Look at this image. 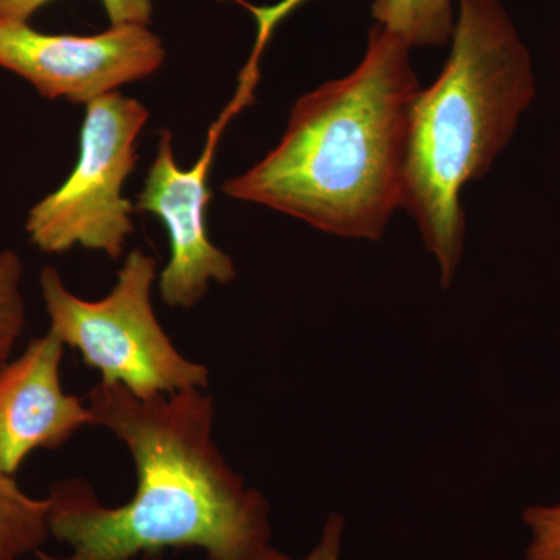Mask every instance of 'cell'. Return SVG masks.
<instances>
[{
  "label": "cell",
  "mask_w": 560,
  "mask_h": 560,
  "mask_svg": "<svg viewBox=\"0 0 560 560\" xmlns=\"http://www.w3.org/2000/svg\"><path fill=\"white\" fill-rule=\"evenodd\" d=\"M86 401L94 425L127 445L135 495L109 508L81 478L54 482L50 537L70 552L38 551L39 560L151 559L171 548H198L206 560H259L271 550L270 504L246 488L213 440L210 394L186 389L139 399L98 382Z\"/></svg>",
  "instance_id": "1"
},
{
  "label": "cell",
  "mask_w": 560,
  "mask_h": 560,
  "mask_svg": "<svg viewBox=\"0 0 560 560\" xmlns=\"http://www.w3.org/2000/svg\"><path fill=\"white\" fill-rule=\"evenodd\" d=\"M410 47L375 24L345 79L302 95L276 149L224 183L256 202L338 237L381 241L400 208L412 103L420 91Z\"/></svg>",
  "instance_id": "2"
},
{
  "label": "cell",
  "mask_w": 560,
  "mask_h": 560,
  "mask_svg": "<svg viewBox=\"0 0 560 560\" xmlns=\"http://www.w3.org/2000/svg\"><path fill=\"white\" fill-rule=\"evenodd\" d=\"M458 2L448 60L412 103L400 191L444 289L463 257L460 191L488 175L536 97L533 58L504 3Z\"/></svg>",
  "instance_id": "3"
},
{
  "label": "cell",
  "mask_w": 560,
  "mask_h": 560,
  "mask_svg": "<svg viewBox=\"0 0 560 560\" xmlns=\"http://www.w3.org/2000/svg\"><path fill=\"white\" fill-rule=\"evenodd\" d=\"M156 270L153 256L130 250L116 285L98 301L70 293L54 267H44L39 276L51 334L101 372L102 383L124 386L139 399L209 386L208 368L186 359L154 315Z\"/></svg>",
  "instance_id": "4"
},
{
  "label": "cell",
  "mask_w": 560,
  "mask_h": 560,
  "mask_svg": "<svg viewBox=\"0 0 560 560\" xmlns=\"http://www.w3.org/2000/svg\"><path fill=\"white\" fill-rule=\"evenodd\" d=\"M149 119L143 103L120 92L88 103L75 168L25 220L33 246L46 254L81 246L119 259L135 231L136 208L125 198V183L138 164V139Z\"/></svg>",
  "instance_id": "5"
},
{
  "label": "cell",
  "mask_w": 560,
  "mask_h": 560,
  "mask_svg": "<svg viewBox=\"0 0 560 560\" xmlns=\"http://www.w3.org/2000/svg\"><path fill=\"white\" fill-rule=\"evenodd\" d=\"M165 49L149 25H110L92 36L50 35L28 21L0 20V68L49 101L88 103L153 75Z\"/></svg>",
  "instance_id": "6"
},
{
  "label": "cell",
  "mask_w": 560,
  "mask_h": 560,
  "mask_svg": "<svg viewBox=\"0 0 560 560\" xmlns=\"http://www.w3.org/2000/svg\"><path fill=\"white\" fill-rule=\"evenodd\" d=\"M213 147L215 138L209 139L201 160L183 171L176 162L172 132L162 130L135 206L153 213L167 228L171 259L160 276V293L172 308H191L206 296L210 283L224 285L237 278L231 257L210 242L206 228V209L212 200L208 183Z\"/></svg>",
  "instance_id": "7"
},
{
  "label": "cell",
  "mask_w": 560,
  "mask_h": 560,
  "mask_svg": "<svg viewBox=\"0 0 560 560\" xmlns=\"http://www.w3.org/2000/svg\"><path fill=\"white\" fill-rule=\"evenodd\" d=\"M66 346L50 330L0 363V471L14 477L36 451H58L94 425L88 401L65 393Z\"/></svg>",
  "instance_id": "8"
},
{
  "label": "cell",
  "mask_w": 560,
  "mask_h": 560,
  "mask_svg": "<svg viewBox=\"0 0 560 560\" xmlns=\"http://www.w3.org/2000/svg\"><path fill=\"white\" fill-rule=\"evenodd\" d=\"M49 499H35L0 471V560L36 555L50 537Z\"/></svg>",
  "instance_id": "9"
},
{
  "label": "cell",
  "mask_w": 560,
  "mask_h": 560,
  "mask_svg": "<svg viewBox=\"0 0 560 560\" xmlns=\"http://www.w3.org/2000/svg\"><path fill=\"white\" fill-rule=\"evenodd\" d=\"M371 10L411 50L444 47L455 31L452 0H372Z\"/></svg>",
  "instance_id": "10"
},
{
  "label": "cell",
  "mask_w": 560,
  "mask_h": 560,
  "mask_svg": "<svg viewBox=\"0 0 560 560\" xmlns=\"http://www.w3.org/2000/svg\"><path fill=\"white\" fill-rule=\"evenodd\" d=\"M24 264L13 249L0 253V363L10 359L25 329Z\"/></svg>",
  "instance_id": "11"
},
{
  "label": "cell",
  "mask_w": 560,
  "mask_h": 560,
  "mask_svg": "<svg viewBox=\"0 0 560 560\" xmlns=\"http://www.w3.org/2000/svg\"><path fill=\"white\" fill-rule=\"evenodd\" d=\"M51 0H0V20L28 21ZM110 25H149L153 16L151 0H102Z\"/></svg>",
  "instance_id": "12"
},
{
  "label": "cell",
  "mask_w": 560,
  "mask_h": 560,
  "mask_svg": "<svg viewBox=\"0 0 560 560\" xmlns=\"http://www.w3.org/2000/svg\"><path fill=\"white\" fill-rule=\"evenodd\" d=\"M533 540L525 560H560V503L556 506H530L523 512Z\"/></svg>",
  "instance_id": "13"
},
{
  "label": "cell",
  "mask_w": 560,
  "mask_h": 560,
  "mask_svg": "<svg viewBox=\"0 0 560 560\" xmlns=\"http://www.w3.org/2000/svg\"><path fill=\"white\" fill-rule=\"evenodd\" d=\"M342 529H345V521H342L341 515L331 514L327 518L318 545L304 559L287 558V556L280 555L278 550L271 548L259 560H338L341 551Z\"/></svg>",
  "instance_id": "14"
}]
</instances>
